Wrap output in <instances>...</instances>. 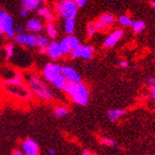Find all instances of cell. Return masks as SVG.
<instances>
[{"label":"cell","mask_w":155,"mask_h":155,"mask_svg":"<svg viewBox=\"0 0 155 155\" xmlns=\"http://www.w3.org/2000/svg\"><path fill=\"white\" fill-rule=\"evenodd\" d=\"M67 80L66 78L61 74H59L57 77H56L53 81H52V86L55 87V88H57V89H61V90H63L65 86H66V84H67Z\"/></svg>","instance_id":"obj_21"},{"label":"cell","mask_w":155,"mask_h":155,"mask_svg":"<svg viewBox=\"0 0 155 155\" xmlns=\"http://www.w3.org/2000/svg\"><path fill=\"white\" fill-rule=\"evenodd\" d=\"M15 32H16V34H21V33L23 32V28L21 26H16L15 27Z\"/></svg>","instance_id":"obj_33"},{"label":"cell","mask_w":155,"mask_h":155,"mask_svg":"<svg viewBox=\"0 0 155 155\" xmlns=\"http://www.w3.org/2000/svg\"><path fill=\"white\" fill-rule=\"evenodd\" d=\"M94 52L95 49L93 47L80 44L70 53V56L72 59H82L84 61H89L93 58Z\"/></svg>","instance_id":"obj_6"},{"label":"cell","mask_w":155,"mask_h":155,"mask_svg":"<svg viewBox=\"0 0 155 155\" xmlns=\"http://www.w3.org/2000/svg\"><path fill=\"white\" fill-rule=\"evenodd\" d=\"M5 53H6L7 59H11L14 56V53H15V48H14V45L7 44L5 46Z\"/></svg>","instance_id":"obj_25"},{"label":"cell","mask_w":155,"mask_h":155,"mask_svg":"<svg viewBox=\"0 0 155 155\" xmlns=\"http://www.w3.org/2000/svg\"><path fill=\"white\" fill-rule=\"evenodd\" d=\"M126 114V111L122 109H115V110H110L108 111V117L110 121L111 122H115L118 119H120L123 115Z\"/></svg>","instance_id":"obj_20"},{"label":"cell","mask_w":155,"mask_h":155,"mask_svg":"<svg viewBox=\"0 0 155 155\" xmlns=\"http://www.w3.org/2000/svg\"><path fill=\"white\" fill-rule=\"evenodd\" d=\"M75 18L71 17V18H67L64 20V32L67 35H73L75 30Z\"/></svg>","instance_id":"obj_19"},{"label":"cell","mask_w":155,"mask_h":155,"mask_svg":"<svg viewBox=\"0 0 155 155\" xmlns=\"http://www.w3.org/2000/svg\"><path fill=\"white\" fill-rule=\"evenodd\" d=\"M97 31H98V30H97V26H96L95 21H93V22H89V23L87 24V35H88L89 37L93 36V35H94Z\"/></svg>","instance_id":"obj_26"},{"label":"cell","mask_w":155,"mask_h":155,"mask_svg":"<svg viewBox=\"0 0 155 155\" xmlns=\"http://www.w3.org/2000/svg\"><path fill=\"white\" fill-rule=\"evenodd\" d=\"M1 11H2V10H1V8H0V13H1Z\"/></svg>","instance_id":"obj_39"},{"label":"cell","mask_w":155,"mask_h":155,"mask_svg":"<svg viewBox=\"0 0 155 155\" xmlns=\"http://www.w3.org/2000/svg\"><path fill=\"white\" fill-rule=\"evenodd\" d=\"M12 154H13V155H22L23 152H22L21 150H14V151L12 152Z\"/></svg>","instance_id":"obj_34"},{"label":"cell","mask_w":155,"mask_h":155,"mask_svg":"<svg viewBox=\"0 0 155 155\" xmlns=\"http://www.w3.org/2000/svg\"><path fill=\"white\" fill-rule=\"evenodd\" d=\"M61 74L68 82H82L80 74L72 66H61Z\"/></svg>","instance_id":"obj_13"},{"label":"cell","mask_w":155,"mask_h":155,"mask_svg":"<svg viewBox=\"0 0 155 155\" xmlns=\"http://www.w3.org/2000/svg\"><path fill=\"white\" fill-rule=\"evenodd\" d=\"M74 1L77 4V6L80 8V7H84V5H86L87 3L88 0H74Z\"/></svg>","instance_id":"obj_30"},{"label":"cell","mask_w":155,"mask_h":155,"mask_svg":"<svg viewBox=\"0 0 155 155\" xmlns=\"http://www.w3.org/2000/svg\"><path fill=\"white\" fill-rule=\"evenodd\" d=\"M154 56H155V52H154Z\"/></svg>","instance_id":"obj_40"},{"label":"cell","mask_w":155,"mask_h":155,"mask_svg":"<svg viewBox=\"0 0 155 155\" xmlns=\"http://www.w3.org/2000/svg\"><path fill=\"white\" fill-rule=\"evenodd\" d=\"M79 7L74 0H60L55 5V10L61 19L75 18L78 13Z\"/></svg>","instance_id":"obj_4"},{"label":"cell","mask_w":155,"mask_h":155,"mask_svg":"<svg viewBox=\"0 0 155 155\" xmlns=\"http://www.w3.org/2000/svg\"><path fill=\"white\" fill-rule=\"evenodd\" d=\"M150 95L153 100L155 101V88H150Z\"/></svg>","instance_id":"obj_35"},{"label":"cell","mask_w":155,"mask_h":155,"mask_svg":"<svg viewBox=\"0 0 155 155\" xmlns=\"http://www.w3.org/2000/svg\"><path fill=\"white\" fill-rule=\"evenodd\" d=\"M6 35L8 38H15L16 32L12 17L6 11L0 13V35Z\"/></svg>","instance_id":"obj_5"},{"label":"cell","mask_w":155,"mask_h":155,"mask_svg":"<svg viewBox=\"0 0 155 155\" xmlns=\"http://www.w3.org/2000/svg\"><path fill=\"white\" fill-rule=\"evenodd\" d=\"M69 109L64 106H57L54 109V115L57 118H62L69 114Z\"/></svg>","instance_id":"obj_23"},{"label":"cell","mask_w":155,"mask_h":155,"mask_svg":"<svg viewBox=\"0 0 155 155\" xmlns=\"http://www.w3.org/2000/svg\"><path fill=\"white\" fill-rule=\"evenodd\" d=\"M49 41L48 37L43 35H37V48L41 53H46V49L48 46Z\"/></svg>","instance_id":"obj_22"},{"label":"cell","mask_w":155,"mask_h":155,"mask_svg":"<svg viewBox=\"0 0 155 155\" xmlns=\"http://www.w3.org/2000/svg\"><path fill=\"white\" fill-rule=\"evenodd\" d=\"M150 7L155 10V1H151L150 2Z\"/></svg>","instance_id":"obj_38"},{"label":"cell","mask_w":155,"mask_h":155,"mask_svg":"<svg viewBox=\"0 0 155 155\" xmlns=\"http://www.w3.org/2000/svg\"><path fill=\"white\" fill-rule=\"evenodd\" d=\"M80 45L79 39L74 35H67L66 37L60 41V47L63 55H70L76 47Z\"/></svg>","instance_id":"obj_7"},{"label":"cell","mask_w":155,"mask_h":155,"mask_svg":"<svg viewBox=\"0 0 155 155\" xmlns=\"http://www.w3.org/2000/svg\"><path fill=\"white\" fill-rule=\"evenodd\" d=\"M44 29L46 31L47 36L49 39L55 40L59 37V31H58L57 27H56V25L53 21H48V23L46 24Z\"/></svg>","instance_id":"obj_17"},{"label":"cell","mask_w":155,"mask_h":155,"mask_svg":"<svg viewBox=\"0 0 155 155\" xmlns=\"http://www.w3.org/2000/svg\"><path fill=\"white\" fill-rule=\"evenodd\" d=\"M15 41L21 46L27 48L37 47V35L33 33H21L15 35Z\"/></svg>","instance_id":"obj_9"},{"label":"cell","mask_w":155,"mask_h":155,"mask_svg":"<svg viewBox=\"0 0 155 155\" xmlns=\"http://www.w3.org/2000/svg\"><path fill=\"white\" fill-rule=\"evenodd\" d=\"M119 66L122 67V68H126L128 66V61H125V60H122L119 61Z\"/></svg>","instance_id":"obj_32"},{"label":"cell","mask_w":155,"mask_h":155,"mask_svg":"<svg viewBox=\"0 0 155 155\" xmlns=\"http://www.w3.org/2000/svg\"><path fill=\"white\" fill-rule=\"evenodd\" d=\"M46 0H21V6L29 11H33L37 9Z\"/></svg>","instance_id":"obj_18"},{"label":"cell","mask_w":155,"mask_h":155,"mask_svg":"<svg viewBox=\"0 0 155 155\" xmlns=\"http://www.w3.org/2000/svg\"><path fill=\"white\" fill-rule=\"evenodd\" d=\"M4 88L5 90L11 96L17 97L20 98H25L28 100L31 97V91L28 87L23 84L22 75L21 74H16L13 77L7 80L4 83Z\"/></svg>","instance_id":"obj_3"},{"label":"cell","mask_w":155,"mask_h":155,"mask_svg":"<svg viewBox=\"0 0 155 155\" xmlns=\"http://www.w3.org/2000/svg\"><path fill=\"white\" fill-rule=\"evenodd\" d=\"M93 153L91 152V151H88L87 150H84L83 151V155H92Z\"/></svg>","instance_id":"obj_37"},{"label":"cell","mask_w":155,"mask_h":155,"mask_svg":"<svg viewBox=\"0 0 155 155\" xmlns=\"http://www.w3.org/2000/svg\"><path fill=\"white\" fill-rule=\"evenodd\" d=\"M48 153L49 154H56V153H57V151H56V150L55 149H52V148H50L49 150H48Z\"/></svg>","instance_id":"obj_36"},{"label":"cell","mask_w":155,"mask_h":155,"mask_svg":"<svg viewBox=\"0 0 155 155\" xmlns=\"http://www.w3.org/2000/svg\"><path fill=\"white\" fill-rule=\"evenodd\" d=\"M147 82H148V84H149L150 88H155V78L149 77Z\"/></svg>","instance_id":"obj_29"},{"label":"cell","mask_w":155,"mask_h":155,"mask_svg":"<svg viewBox=\"0 0 155 155\" xmlns=\"http://www.w3.org/2000/svg\"><path fill=\"white\" fill-rule=\"evenodd\" d=\"M37 14L47 21H55L54 13L48 7H45V6L39 7L37 8Z\"/></svg>","instance_id":"obj_16"},{"label":"cell","mask_w":155,"mask_h":155,"mask_svg":"<svg viewBox=\"0 0 155 155\" xmlns=\"http://www.w3.org/2000/svg\"><path fill=\"white\" fill-rule=\"evenodd\" d=\"M29 10L28 9H26L25 8H23V7H21V11H20V14H21V16H22V17H27L28 16V14H29Z\"/></svg>","instance_id":"obj_31"},{"label":"cell","mask_w":155,"mask_h":155,"mask_svg":"<svg viewBox=\"0 0 155 155\" xmlns=\"http://www.w3.org/2000/svg\"><path fill=\"white\" fill-rule=\"evenodd\" d=\"M46 54L52 61L60 60L63 56V53L61 51V48L60 47L59 42L55 41V40H52L51 42H49L48 46L46 49Z\"/></svg>","instance_id":"obj_11"},{"label":"cell","mask_w":155,"mask_h":155,"mask_svg":"<svg viewBox=\"0 0 155 155\" xmlns=\"http://www.w3.org/2000/svg\"><path fill=\"white\" fill-rule=\"evenodd\" d=\"M119 22L123 26H131L133 21L127 15H122L119 17Z\"/></svg>","instance_id":"obj_27"},{"label":"cell","mask_w":155,"mask_h":155,"mask_svg":"<svg viewBox=\"0 0 155 155\" xmlns=\"http://www.w3.org/2000/svg\"><path fill=\"white\" fill-rule=\"evenodd\" d=\"M114 22H115V18L110 13H104L95 21L96 26L98 31H105L110 29L114 24Z\"/></svg>","instance_id":"obj_10"},{"label":"cell","mask_w":155,"mask_h":155,"mask_svg":"<svg viewBox=\"0 0 155 155\" xmlns=\"http://www.w3.org/2000/svg\"><path fill=\"white\" fill-rule=\"evenodd\" d=\"M100 142L101 145H105L108 147H114L116 145V142L114 141V139L111 138H108V137H103L100 140Z\"/></svg>","instance_id":"obj_28"},{"label":"cell","mask_w":155,"mask_h":155,"mask_svg":"<svg viewBox=\"0 0 155 155\" xmlns=\"http://www.w3.org/2000/svg\"><path fill=\"white\" fill-rule=\"evenodd\" d=\"M27 86L31 93L43 101H51L55 97L54 91L40 77L30 75L27 79Z\"/></svg>","instance_id":"obj_2"},{"label":"cell","mask_w":155,"mask_h":155,"mask_svg":"<svg viewBox=\"0 0 155 155\" xmlns=\"http://www.w3.org/2000/svg\"><path fill=\"white\" fill-rule=\"evenodd\" d=\"M63 91L75 104L87 106L89 102V90L82 82H67Z\"/></svg>","instance_id":"obj_1"},{"label":"cell","mask_w":155,"mask_h":155,"mask_svg":"<svg viewBox=\"0 0 155 155\" xmlns=\"http://www.w3.org/2000/svg\"><path fill=\"white\" fill-rule=\"evenodd\" d=\"M21 150L25 155H37L40 152L38 143L32 138H27L21 143Z\"/></svg>","instance_id":"obj_12"},{"label":"cell","mask_w":155,"mask_h":155,"mask_svg":"<svg viewBox=\"0 0 155 155\" xmlns=\"http://www.w3.org/2000/svg\"><path fill=\"white\" fill-rule=\"evenodd\" d=\"M123 36H124V32H123V30L117 29V30H115L114 33L110 34V35L105 38V40H104V42H103V46H104L106 48H112L114 46H115L117 42L123 38Z\"/></svg>","instance_id":"obj_14"},{"label":"cell","mask_w":155,"mask_h":155,"mask_svg":"<svg viewBox=\"0 0 155 155\" xmlns=\"http://www.w3.org/2000/svg\"><path fill=\"white\" fill-rule=\"evenodd\" d=\"M131 27L136 34H139L145 29V22L142 21H136L132 22Z\"/></svg>","instance_id":"obj_24"},{"label":"cell","mask_w":155,"mask_h":155,"mask_svg":"<svg viewBox=\"0 0 155 155\" xmlns=\"http://www.w3.org/2000/svg\"><path fill=\"white\" fill-rule=\"evenodd\" d=\"M44 23L42 22L41 20L37 19V18H33L31 20H29L27 21L26 24V29L28 32L33 33V34H40L42 31L44 30Z\"/></svg>","instance_id":"obj_15"},{"label":"cell","mask_w":155,"mask_h":155,"mask_svg":"<svg viewBox=\"0 0 155 155\" xmlns=\"http://www.w3.org/2000/svg\"><path fill=\"white\" fill-rule=\"evenodd\" d=\"M61 74V65L53 62L46 64L45 67L43 68V71H42L43 78L48 83H52V81Z\"/></svg>","instance_id":"obj_8"}]
</instances>
